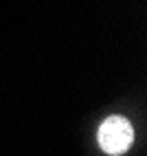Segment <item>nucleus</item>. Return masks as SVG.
I'll list each match as a JSON object with an SVG mask.
<instances>
[{"label":"nucleus","mask_w":147,"mask_h":156,"mask_svg":"<svg viewBox=\"0 0 147 156\" xmlns=\"http://www.w3.org/2000/svg\"><path fill=\"white\" fill-rule=\"evenodd\" d=\"M97 139H99V145H101V150L106 154L119 156L123 152H128V147L132 145L134 128H132V123L125 117L112 114V117H108L101 123V128L97 132Z\"/></svg>","instance_id":"obj_1"}]
</instances>
